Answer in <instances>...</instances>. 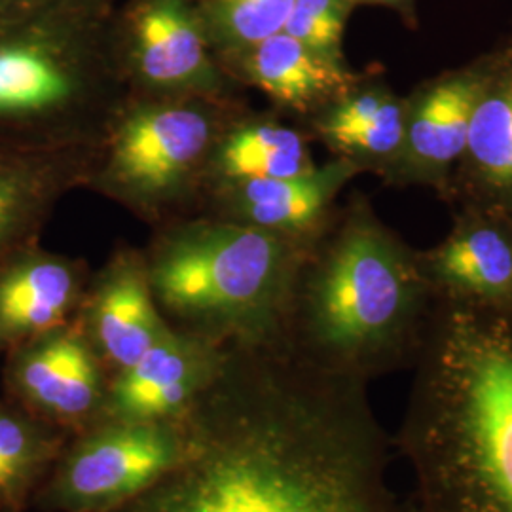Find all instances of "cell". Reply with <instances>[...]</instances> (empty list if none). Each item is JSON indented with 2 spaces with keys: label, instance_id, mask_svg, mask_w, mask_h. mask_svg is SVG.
Instances as JSON below:
<instances>
[{
  "label": "cell",
  "instance_id": "cell-1",
  "mask_svg": "<svg viewBox=\"0 0 512 512\" xmlns=\"http://www.w3.org/2000/svg\"><path fill=\"white\" fill-rule=\"evenodd\" d=\"M181 454L105 512H414L393 490L366 384L277 340L228 344L219 376L179 420Z\"/></svg>",
  "mask_w": 512,
  "mask_h": 512
},
{
  "label": "cell",
  "instance_id": "cell-26",
  "mask_svg": "<svg viewBox=\"0 0 512 512\" xmlns=\"http://www.w3.org/2000/svg\"><path fill=\"white\" fill-rule=\"evenodd\" d=\"M370 2H389V0H370Z\"/></svg>",
  "mask_w": 512,
  "mask_h": 512
},
{
  "label": "cell",
  "instance_id": "cell-16",
  "mask_svg": "<svg viewBox=\"0 0 512 512\" xmlns=\"http://www.w3.org/2000/svg\"><path fill=\"white\" fill-rule=\"evenodd\" d=\"M315 167L308 141L300 131L245 107L228 122L217 141L207 188L234 181L296 177Z\"/></svg>",
  "mask_w": 512,
  "mask_h": 512
},
{
  "label": "cell",
  "instance_id": "cell-21",
  "mask_svg": "<svg viewBox=\"0 0 512 512\" xmlns=\"http://www.w3.org/2000/svg\"><path fill=\"white\" fill-rule=\"evenodd\" d=\"M296 0H207L203 27L219 57L236 54L283 31Z\"/></svg>",
  "mask_w": 512,
  "mask_h": 512
},
{
  "label": "cell",
  "instance_id": "cell-8",
  "mask_svg": "<svg viewBox=\"0 0 512 512\" xmlns=\"http://www.w3.org/2000/svg\"><path fill=\"white\" fill-rule=\"evenodd\" d=\"M116 50L133 97L243 99L190 0H135L122 19Z\"/></svg>",
  "mask_w": 512,
  "mask_h": 512
},
{
  "label": "cell",
  "instance_id": "cell-25",
  "mask_svg": "<svg viewBox=\"0 0 512 512\" xmlns=\"http://www.w3.org/2000/svg\"><path fill=\"white\" fill-rule=\"evenodd\" d=\"M12 2H14V0H0V19L6 18V14H8L10 6H12Z\"/></svg>",
  "mask_w": 512,
  "mask_h": 512
},
{
  "label": "cell",
  "instance_id": "cell-6",
  "mask_svg": "<svg viewBox=\"0 0 512 512\" xmlns=\"http://www.w3.org/2000/svg\"><path fill=\"white\" fill-rule=\"evenodd\" d=\"M243 99L133 97L97 147L86 190L152 230L200 211L213 150Z\"/></svg>",
  "mask_w": 512,
  "mask_h": 512
},
{
  "label": "cell",
  "instance_id": "cell-13",
  "mask_svg": "<svg viewBox=\"0 0 512 512\" xmlns=\"http://www.w3.org/2000/svg\"><path fill=\"white\" fill-rule=\"evenodd\" d=\"M359 169L338 158L296 177L213 184L196 215L232 220L289 238L313 239L327 220L336 194Z\"/></svg>",
  "mask_w": 512,
  "mask_h": 512
},
{
  "label": "cell",
  "instance_id": "cell-4",
  "mask_svg": "<svg viewBox=\"0 0 512 512\" xmlns=\"http://www.w3.org/2000/svg\"><path fill=\"white\" fill-rule=\"evenodd\" d=\"M99 4L50 0L0 19V147H95L128 103Z\"/></svg>",
  "mask_w": 512,
  "mask_h": 512
},
{
  "label": "cell",
  "instance_id": "cell-5",
  "mask_svg": "<svg viewBox=\"0 0 512 512\" xmlns=\"http://www.w3.org/2000/svg\"><path fill=\"white\" fill-rule=\"evenodd\" d=\"M311 241L192 215L156 228L143 253L167 323L228 346L279 338Z\"/></svg>",
  "mask_w": 512,
  "mask_h": 512
},
{
  "label": "cell",
  "instance_id": "cell-12",
  "mask_svg": "<svg viewBox=\"0 0 512 512\" xmlns=\"http://www.w3.org/2000/svg\"><path fill=\"white\" fill-rule=\"evenodd\" d=\"M97 147H0V266L40 245L61 200L86 190Z\"/></svg>",
  "mask_w": 512,
  "mask_h": 512
},
{
  "label": "cell",
  "instance_id": "cell-20",
  "mask_svg": "<svg viewBox=\"0 0 512 512\" xmlns=\"http://www.w3.org/2000/svg\"><path fill=\"white\" fill-rule=\"evenodd\" d=\"M482 93L480 82L473 78H452L421 99L404 133L406 147L418 164L437 169L465 152L473 110Z\"/></svg>",
  "mask_w": 512,
  "mask_h": 512
},
{
  "label": "cell",
  "instance_id": "cell-11",
  "mask_svg": "<svg viewBox=\"0 0 512 512\" xmlns=\"http://www.w3.org/2000/svg\"><path fill=\"white\" fill-rule=\"evenodd\" d=\"M74 325L86 336L101 363L116 374L173 329L152 293L143 249L116 247L90 275Z\"/></svg>",
  "mask_w": 512,
  "mask_h": 512
},
{
  "label": "cell",
  "instance_id": "cell-15",
  "mask_svg": "<svg viewBox=\"0 0 512 512\" xmlns=\"http://www.w3.org/2000/svg\"><path fill=\"white\" fill-rule=\"evenodd\" d=\"M219 63L241 88H255L279 109L311 118L357 86L344 61L317 54L283 31Z\"/></svg>",
  "mask_w": 512,
  "mask_h": 512
},
{
  "label": "cell",
  "instance_id": "cell-22",
  "mask_svg": "<svg viewBox=\"0 0 512 512\" xmlns=\"http://www.w3.org/2000/svg\"><path fill=\"white\" fill-rule=\"evenodd\" d=\"M465 150L484 179L512 188V84L480 95Z\"/></svg>",
  "mask_w": 512,
  "mask_h": 512
},
{
  "label": "cell",
  "instance_id": "cell-18",
  "mask_svg": "<svg viewBox=\"0 0 512 512\" xmlns=\"http://www.w3.org/2000/svg\"><path fill=\"white\" fill-rule=\"evenodd\" d=\"M440 296L512 306V245L494 228H473L450 239L423 268Z\"/></svg>",
  "mask_w": 512,
  "mask_h": 512
},
{
  "label": "cell",
  "instance_id": "cell-23",
  "mask_svg": "<svg viewBox=\"0 0 512 512\" xmlns=\"http://www.w3.org/2000/svg\"><path fill=\"white\" fill-rule=\"evenodd\" d=\"M349 0H296L283 33L317 54L342 61V37Z\"/></svg>",
  "mask_w": 512,
  "mask_h": 512
},
{
  "label": "cell",
  "instance_id": "cell-3",
  "mask_svg": "<svg viewBox=\"0 0 512 512\" xmlns=\"http://www.w3.org/2000/svg\"><path fill=\"white\" fill-rule=\"evenodd\" d=\"M431 283L365 209L323 243L311 241L279 340L323 372L368 384L427 338Z\"/></svg>",
  "mask_w": 512,
  "mask_h": 512
},
{
  "label": "cell",
  "instance_id": "cell-9",
  "mask_svg": "<svg viewBox=\"0 0 512 512\" xmlns=\"http://www.w3.org/2000/svg\"><path fill=\"white\" fill-rule=\"evenodd\" d=\"M109 378L74 321L4 355L6 399L71 437L101 420Z\"/></svg>",
  "mask_w": 512,
  "mask_h": 512
},
{
  "label": "cell",
  "instance_id": "cell-14",
  "mask_svg": "<svg viewBox=\"0 0 512 512\" xmlns=\"http://www.w3.org/2000/svg\"><path fill=\"white\" fill-rule=\"evenodd\" d=\"M92 270L35 245L0 266V355L73 323Z\"/></svg>",
  "mask_w": 512,
  "mask_h": 512
},
{
  "label": "cell",
  "instance_id": "cell-24",
  "mask_svg": "<svg viewBox=\"0 0 512 512\" xmlns=\"http://www.w3.org/2000/svg\"><path fill=\"white\" fill-rule=\"evenodd\" d=\"M46 2H50V0H14L10 10H8V14H6V18L8 16H16V14H23V12H29V10H35V8L46 4Z\"/></svg>",
  "mask_w": 512,
  "mask_h": 512
},
{
  "label": "cell",
  "instance_id": "cell-17",
  "mask_svg": "<svg viewBox=\"0 0 512 512\" xmlns=\"http://www.w3.org/2000/svg\"><path fill=\"white\" fill-rule=\"evenodd\" d=\"M311 124L338 158L359 167L395 156L406 133L401 105L384 90L359 86L313 116Z\"/></svg>",
  "mask_w": 512,
  "mask_h": 512
},
{
  "label": "cell",
  "instance_id": "cell-2",
  "mask_svg": "<svg viewBox=\"0 0 512 512\" xmlns=\"http://www.w3.org/2000/svg\"><path fill=\"white\" fill-rule=\"evenodd\" d=\"M444 298L393 450L414 512H512V306Z\"/></svg>",
  "mask_w": 512,
  "mask_h": 512
},
{
  "label": "cell",
  "instance_id": "cell-19",
  "mask_svg": "<svg viewBox=\"0 0 512 512\" xmlns=\"http://www.w3.org/2000/svg\"><path fill=\"white\" fill-rule=\"evenodd\" d=\"M71 435L0 399V512H23L33 505Z\"/></svg>",
  "mask_w": 512,
  "mask_h": 512
},
{
  "label": "cell",
  "instance_id": "cell-7",
  "mask_svg": "<svg viewBox=\"0 0 512 512\" xmlns=\"http://www.w3.org/2000/svg\"><path fill=\"white\" fill-rule=\"evenodd\" d=\"M179 454V421H99L69 439L33 505L44 512L110 511L141 494Z\"/></svg>",
  "mask_w": 512,
  "mask_h": 512
},
{
  "label": "cell",
  "instance_id": "cell-10",
  "mask_svg": "<svg viewBox=\"0 0 512 512\" xmlns=\"http://www.w3.org/2000/svg\"><path fill=\"white\" fill-rule=\"evenodd\" d=\"M224 353L226 346L169 330L133 365L110 374L99 421L177 423L217 380Z\"/></svg>",
  "mask_w": 512,
  "mask_h": 512
}]
</instances>
